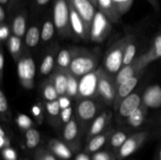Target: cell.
<instances>
[{
  "mask_svg": "<svg viewBox=\"0 0 161 160\" xmlns=\"http://www.w3.org/2000/svg\"><path fill=\"white\" fill-rule=\"evenodd\" d=\"M128 137V134L124 131H116L110 136V146L112 148L114 149L116 153L122 147Z\"/></svg>",
  "mask_w": 161,
  "mask_h": 160,
  "instance_id": "obj_27",
  "label": "cell"
},
{
  "mask_svg": "<svg viewBox=\"0 0 161 160\" xmlns=\"http://www.w3.org/2000/svg\"><path fill=\"white\" fill-rule=\"evenodd\" d=\"M9 106L8 101L3 90H0V113L2 115L6 114L8 112Z\"/></svg>",
  "mask_w": 161,
  "mask_h": 160,
  "instance_id": "obj_41",
  "label": "cell"
},
{
  "mask_svg": "<svg viewBox=\"0 0 161 160\" xmlns=\"http://www.w3.org/2000/svg\"><path fill=\"white\" fill-rule=\"evenodd\" d=\"M112 117V113L109 111H105V112L102 113L99 115L94 121H93L92 124L91 125V128L89 130V133H88L87 139L91 140L94 136H97V135L100 134L102 133L106 125L109 122L110 119Z\"/></svg>",
  "mask_w": 161,
  "mask_h": 160,
  "instance_id": "obj_18",
  "label": "cell"
},
{
  "mask_svg": "<svg viewBox=\"0 0 161 160\" xmlns=\"http://www.w3.org/2000/svg\"><path fill=\"white\" fill-rule=\"evenodd\" d=\"M6 19V10L3 6H0V24L4 23V20Z\"/></svg>",
  "mask_w": 161,
  "mask_h": 160,
  "instance_id": "obj_50",
  "label": "cell"
},
{
  "mask_svg": "<svg viewBox=\"0 0 161 160\" xmlns=\"http://www.w3.org/2000/svg\"><path fill=\"white\" fill-rule=\"evenodd\" d=\"M53 21L61 37H69L72 35L68 0H53Z\"/></svg>",
  "mask_w": 161,
  "mask_h": 160,
  "instance_id": "obj_2",
  "label": "cell"
},
{
  "mask_svg": "<svg viewBox=\"0 0 161 160\" xmlns=\"http://www.w3.org/2000/svg\"><path fill=\"white\" fill-rule=\"evenodd\" d=\"M154 160H161V144L160 147H159L158 150H157Z\"/></svg>",
  "mask_w": 161,
  "mask_h": 160,
  "instance_id": "obj_53",
  "label": "cell"
},
{
  "mask_svg": "<svg viewBox=\"0 0 161 160\" xmlns=\"http://www.w3.org/2000/svg\"><path fill=\"white\" fill-rule=\"evenodd\" d=\"M17 75L24 88L27 89H32L36 75V64L31 56L25 55L19 59L17 63Z\"/></svg>",
  "mask_w": 161,
  "mask_h": 160,
  "instance_id": "obj_4",
  "label": "cell"
},
{
  "mask_svg": "<svg viewBox=\"0 0 161 160\" xmlns=\"http://www.w3.org/2000/svg\"><path fill=\"white\" fill-rule=\"evenodd\" d=\"M78 50L75 49H62L60 50L57 57L58 68L62 70H69L74 56L76 54Z\"/></svg>",
  "mask_w": 161,
  "mask_h": 160,
  "instance_id": "obj_23",
  "label": "cell"
},
{
  "mask_svg": "<svg viewBox=\"0 0 161 160\" xmlns=\"http://www.w3.org/2000/svg\"><path fill=\"white\" fill-rule=\"evenodd\" d=\"M16 123L20 130L27 131L33 125V121L27 115L18 114L16 118Z\"/></svg>",
  "mask_w": 161,
  "mask_h": 160,
  "instance_id": "obj_36",
  "label": "cell"
},
{
  "mask_svg": "<svg viewBox=\"0 0 161 160\" xmlns=\"http://www.w3.org/2000/svg\"><path fill=\"white\" fill-rule=\"evenodd\" d=\"M36 156L40 158L41 160H56L55 157L53 156V154L50 153V152L47 150L40 148L38 149L36 152Z\"/></svg>",
  "mask_w": 161,
  "mask_h": 160,
  "instance_id": "obj_39",
  "label": "cell"
},
{
  "mask_svg": "<svg viewBox=\"0 0 161 160\" xmlns=\"http://www.w3.org/2000/svg\"><path fill=\"white\" fill-rule=\"evenodd\" d=\"M55 56L53 53H50L43 58L40 65V73L43 75H47L51 72L54 65Z\"/></svg>",
  "mask_w": 161,
  "mask_h": 160,
  "instance_id": "obj_34",
  "label": "cell"
},
{
  "mask_svg": "<svg viewBox=\"0 0 161 160\" xmlns=\"http://www.w3.org/2000/svg\"><path fill=\"white\" fill-rule=\"evenodd\" d=\"M142 72H144V71H141L139 67H138L136 58H135V61L131 64H128V65L123 66L120 70L119 71V72L116 74V78H115V83H116V89H117V88L120 85L125 83L126 81L130 79V78L135 76L137 74Z\"/></svg>",
  "mask_w": 161,
  "mask_h": 160,
  "instance_id": "obj_17",
  "label": "cell"
},
{
  "mask_svg": "<svg viewBox=\"0 0 161 160\" xmlns=\"http://www.w3.org/2000/svg\"><path fill=\"white\" fill-rule=\"evenodd\" d=\"M2 155L4 160H17V152L10 147L2 149Z\"/></svg>",
  "mask_w": 161,
  "mask_h": 160,
  "instance_id": "obj_38",
  "label": "cell"
},
{
  "mask_svg": "<svg viewBox=\"0 0 161 160\" xmlns=\"http://www.w3.org/2000/svg\"><path fill=\"white\" fill-rule=\"evenodd\" d=\"M10 147V141L5 133L3 127L0 128V148L4 149L6 147Z\"/></svg>",
  "mask_w": 161,
  "mask_h": 160,
  "instance_id": "obj_40",
  "label": "cell"
},
{
  "mask_svg": "<svg viewBox=\"0 0 161 160\" xmlns=\"http://www.w3.org/2000/svg\"><path fill=\"white\" fill-rule=\"evenodd\" d=\"M97 58L94 54L78 50L74 56L69 71L75 77H83L97 69Z\"/></svg>",
  "mask_w": 161,
  "mask_h": 160,
  "instance_id": "obj_3",
  "label": "cell"
},
{
  "mask_svg": "<svg viewBox=\"0 0 161 160\" xmlns=\"http://www.w3.org/2000/svg\"><path fill=\"white\" fill-rule=\"evenodd\" d=\"M35 160H41V159L39 158H38L37 156H35Z\"/></svg>",
  "mask_w": 161,
  "mask_h": 160,
  "instance_id": "obj_56",
  "label": "cell"
},
{
  "mask_svg": "<svg viewBox=\"0 0 161 160\" xmlns=\"http://www.w3.org/2000/svg\"><path fill=\"white\" fill-rule=\"evenodd\" d=\"M160 57H161V35L155 38L151 48L145 54L136 58V60L140 70L145 71V68L151 62Z\"/></svg>",
  "mask_w": 161,
  "mask_h": 160,
  "instance_id": "obj_11",
  "label": "cell"
},
{
  "mask_svg": "<svg viewBox=\"0 0 161 160\" xmlns=\"http://www.w3.org/2000/svg\"><path fill=\"white\" fill-rule=\"evenodd\" d=\"M4 65H5L4 53H3V48H1V53H0V80H1V83H2V81H3Z\"/></svg>",
  "mask_w": 161,
  "mask_h": 160,
  "instance_id": "obj_47",
  "label": "cell"
},
{
  "mask_svg": "<svg viewBox=\"0 0 161 160\" xmlns=\"http://www.w3.org/2000/svg\"><path fill=\"white\" fill-rule=\"evenodd\" d=\"M111 136V131H108L103 133H100V134L91 138V140H89L87 145L86 146L85 152L88 154L97 152L101 147H103V145L108 140V136Z\"/></svg>",
  "mask_w": 161,
  "mask_h": 160,
  "instance_id": "obj_24",
  "label": "cell"
},
{
  "mask_svg": "<svg viewBox=\"0 0 161 160\" xmlns=\"http://www.w3.org/2000/svg\"><path fill=\"white\" fill-rule=\"evenodd\" d=\"M113 160H114V159H113Z\"/></svg>",
  "mask_w": 161,
  "mask_h": 160,
  "instance_id": "obj_58",
  "label": "cell"
},
{
  "mask_svg": "<svg viewBox=\"0 0 161 160\" xmlns=\"http://www.w3.org/2000/svg\"><path fill=\"white\" fill-rule=\"evenodd\" d=\"M146 1L153 6V8L157 12H159V11H160V4H159L158 0H146Z\"/></svg>",
  "mask_w": 161,
  "mask_h": 160,
  "instance_id": "obj_49",
  "label": "cell"
},
{
  "mask_svg": "<svg viewBox=\"0 0 161 160\" xmlns=\"http://www.w3.org/2000/svg\"><path fill=\"white\" fill-rule=\"evenodd\" d=\"M113 75L108 74L104 67H101L98 82V96L106 104H113L116 93V86Z\"/></svg>",
  "mask_w": 161,
  "mask_h": 160,
  "instance_id": "obj_7",
  "label": "cell"
},
{
  "mask_svg": "<svg viewBox=\"0 0 161 160\" xmlns=\"http://www.w3.org/2000/svg\"><path fill=\"white\" fill-rule=\"evenodd\" d=\"M75 160H90V158L86 154L81 153L77 155Z\"/></svg>",
  "mask_w": 161,
  "mask_h": 160,
  "instance_id": "obj_52",
  "label": "cell"
},
{
  "mask_svg": "<svg viewBox=\"0 0 161 160\" xmlns=\"http://www.w3.org/2000/svg\"><path fill=\"white\" fill-rule=\"evenodd\" d=\"M41 39V32L37 26H31L28 28L25 35V43L28 47H35Z\"/></svg>",
  "mask_w": 161,
  "mask_h": 160,
  "instance_id": "obj_28",
  "label": "cell"
},
{
  "mask_svg": "<svg viewBox=\"0 0 161 160\" xmlns=\"http://www.w3.org/2000/svg\"><path fill=\"white\" fill-rule=\"evenodd\" d=\"M68 70H62L58 68L53 73L51 78V81L55 86L59 96L66 95L68 86Z\"/></svg>",
  "mask_w": 161,
  "mask_h": 160,
  "instance_id": "obj_20",
  "label": "cell"
},
{
  "mask_svg": "<svg viewBox=\"0 0 161 160\" xmlns=\"http://www.w3.org/2000/svg\"><path fill=\"white\" fill-rule=\"evenodd\" d=\"M31 113L41 123L42 121V108L40 104H35L31 108Z\"/></svg>",
  "mask_w": 161,
  "mask_h": 160,
  "instance_id": "obj_45",
  "label": "cell"
},
{
  "mask_svg": "<svg viewBox=\"0 0 161 160\" xmlns=\"http://www.w3.org/2000/svg\"><path fill=\"white\" fill-rule=\"evenodd\" d=\"M112 22L101 11L96 12L90 31V40L101 43L108 36L112 30Z\"/></svg>",
  "mask_w": 161,
  "mask_h": 160,
  "instance_id": "obj_6",
  "label": "cell"
},
{
  "mask_svg": "<svg viewBox=\"0 0 161 160\" xmlns=\"http://www.w3.org/2000/svg\"><path fill=\"white\" fill-rule=\"evenodd\" d=\"M142 104V97L138 93H131L119 105L117 111L120 117L127 119Z\"/></svg>",
  "mask_w": 161,
  "mask_h": 160,
  "instance_id": "obj_16",
  "label": "cell"
},
{
  "mask_svg": "<svg viewBox=\"0 0 161 160\" xmlns=\"http://www.w3.org/2000/svg\"><path fill=\"white\" fill-rule=\"evenodd\" d=\"M9 38V28L6 24L3 23L0 24V39L1 41H5Z\"/></svg>",
  "mask_w": 161,
  "mask_h": 160,
  "instance_id": "obj_44",
  "label": "cell"
},
{
  "mask_svg": "<svg viewBox=\"0 0 161 160\" xmlns=\"http://www.w3.org/2000/svg\"><path fill=\"white\" fill-rule=\"evenodd\" d=\"M46 109L47 112L52 117H58L61 114V108H60L59 102L58 100L53 101H47L46 103Z\"/></svg>",
  "mask_w": 161,
  "mask_h": 160,
  "instance_id": "obj_37",
  "label": "cell"
},
{
  "mask_svg": "<svg viewBox=\"0 0 161 160\" xmlns=\"http://www.w3.org/2000/svg\"><path fill=\"white\" fill-rule=\"evenodd\" d=\"M143 72H140V73L135 75V76H133L132 78H130V79L126 81L125 83H123L122 85H120V86L117 88V89H116V97H115L114 102H113V107H114L115 111H117L118 108H119V105L122 103L123 100H124L126 97H127L129 95H130V94L132 93V92H133V90L135 89V88L136 87L140 78H141L142 75H143Z\"/></svg>",
  "mask_w": 161,
  "mask_h": 160,
  "instance_id": "obj_10",
  "label": "cell"
},
{
  "mask_svg": "<svg viewBox=\"0 0 161 160\" xmlns=\"http://www.w3.org/2000/svg\"><path fill=\"white\" fill-rule=\"evenodd\" d=\"M9 3V0H0V4L2 6H8Z\"/></svg>",
  "mask_w": 161,
  "mask_h": 160,
  "instance_id": "obj_54",
  "label": "cell"
},
{
  "mask_svg": "<svg viewBox=\"0 0 161 160\" xmlns=\"http://www.w3.org/2000/svg\"><path fill=\"white\" fill-rule=\"evenodd\" d=\"M63 137L70 149L73 152L80 147L79 143V127L76 120L72 118L65 125L63 133Z\"/></svg>",
  "mask_w": 161,
  "mask_h": 160,
  "instance_id": "obj_14",
  "label": "cell"
},
{
  "mask_svg": "<svg viewBox=\"0 0 161 160\" xmlns=\"http://www.w3.org/2000/svg\"><path fill=\"white\" fill-rule=\"evenodd\" d=\"M69 2V1H68ZM69 13H70V23L71 28H72V32L78 38L83 39V40L87 41L90 40V34L87 31L85 25L84 21L80 14L77 13L75 8L72 6L71 3H69Z\"/></svg>",
  "mask_w": 161,
  "mask_h": 160,
  "instance_id": "obj_13",
  "label": "cell"
},
{
  "mask_svg": "<svg viewBox=\"0 0 161 160\" xmlns=\"http://www.w3.org/2000/svg\"><path fill=\"white\" fill-rule=\"evenodd\" d=\"M133 35H127L113 44L108 50L104 57V69L114 76L123 67L124 52Z\"/></svg>",
  "mask_w": 161,
  "mask_h": 160,
  "instance_id": "obj_1",
  "label": "cell"
},
{
  "mask_svg": "<svg viewBox=\"0 0 161 160\" xmlns=\"http://www.w3.org/2000/svg\"><path fill=\"white\" fill-rule=\"evenodd\" d=\"M54 23L50 20H47L42 24L41 30V39L43 42L50 41L53 38L54 34Z\"/></svg>",
  "mask_w": 161,
  "mask_h": 160,
  "instance_id": "obj_33",
  "label": "cell"
},
{
  "mask_svg": "<svg viewBox=\"0 0 161 160\" xmlns=\"http://www.w3.org/2000/svg\"><path fill=\"white\" fill-rule=\"evenodd\" d=\"M58 102H59L60 108L61 110L65 109V108L71 107V100L69 99V97H68L67 95L64 96H60L58 99Z\"/></svg>",
  "mask_w": 161,
  "mask_h": 160,
  "instance_id": "obj_46",
  "label": "cell"
},
{
  "mask_svg": "<svg viewBox=\"0 0 161 160\" xmlns=\"http://www.w3.org/2000/svg\"><path fill=\"white\" fill-rule=\"evenodd\" d=\"M97 112V104L91 99H83L77 105V118L83 124L92 120Z\"/></svg>",
  "mask_w": 161,
  "mask_h": 160,
  "instance_id": "obj_12",
  "label": "cell"
},
{
  "mask_svg": "<svg viewBox=\"0 0 161 160\" xmlns=\"http://www.w3.org/2000/svg\"><path fill=\"white\" fill-rule=\"evenodd\" d=\"M118 13L123 17L127 13L133 5L134 0H113Z\"/></svg>",
  "mask_w": 161,
  "mask_h": 160,
  "instance_id": "obj_35",
  "label": "cell"
},
{
  "mask_svg": "<svg viewBox=\"0 0 161 160\" xmlns=\"http://www.w3.org/2000/svg\"><path fill=\"white\" fill-rule=\"evenodd\" d=\"M8 49L10 53L11 56L14 57L15 61L20 58V53H21V39L20 38L16 35H11L8 39L7 42Z\"/></svg>",
  "mask_w": 161,
  "mask_h": 160,
  "instance_id": "obj_26",
  "label": "cell"
},
{
  "mask_svg": "<svg viewBox=\"0 0 161 160\" xmlns=\"http://www.w3.org/2000/svg\"><path fill=\"white\" fill-rule=\"evenodd\" d=\"M27 12L25 9H21L17 12L13 20L12 31L14 35L21 39L26 31Z\"/></svg>",
  "mask_w": 161,
  "mask_h": 160,
  "instance_id": "obj_22",
  "label": "cell"
},
{
  "mask_svg": "<svg viewBox=\"0 0 161 160\" xmlns=\"http://www.w3.org/2000/svg\"><path fill=\"white\" fill-rule=\"evenodd\" d=\"M90 1L94 4V6H95L96 8H97V0H90Z\"/></svg>",
  "mask_w": 161,
  "mask_h": 160,
  "instance_id": "obj_55",
  "label": "cell"
},
{
  "mask_svg": "<svg viewBox=\"0 0 161 160\" xmlns=\"http://www.w3.org/2000/svg\"><path fill=\"white\" fill-rule=\"evenodd\" d=\"M42 96L47 101H53V100H58V97H60L51 80L44 84L42 87Z\"/></svg>",
  "mask_w": 161,
  "mask_h": 160,
  "instance_id": "obj_32",
  "label": "cell"
},
{
  "mask_svg": "<svg viewBox=\"0 0 161 160\" xmlns=\"http://www.w3.org/2000/svg\"><path fill=\"white\" fill-rule=\"evenodd\" d=\"M149 137L146 132H139L129 136L122 147L116 153V158L119 160L124 159L136 152Z\"/></svg>",
  "mask_w": 161,
  "mask_h": 160,
  "instance_id": "obj_8",
  "label": "cell"
},
{
  "mask_svg": "<svg viewBox=\"0 0 161 160\" xmlns=\"http://www.w3.org/2000/svg\"><path fill=\"white\" fill-rule=\"evenodd\" d=\"M137 52V45H136V39L135 37L132 38L131 40L127 45L124 52V61H123V66L128 65L131 64L135 59V55Z\"/></svg>",
  "mask_w": 161,
  "mask_h": 160,
  "instance_id": "obj_29",
  "label": "cell"
},
{
  "mask_svg": "<svg viewBox=\"0 0 161 160\" xmlns=\"http://www.w3.org/2000/svg\"><path fill=\"white\" fill-rule=\"evenodd\" d=\"M147 110L148 108L141 104V106L137 108L127 119L129 125H131L134 128H138V127L141 126L146 118Z\"/></svg>",
  "mask_w": 161,
  "mask_h": 160,
  "instance_id": "obj_25",
  "label": "cell"
},
{
  "mask_svg": "<svg viewBox=\"0 0 161 160\" xmlns=\"http://www.w3.org/2000/svg\"><path fill=\"white\" fill-rule=\"evenodd\" d=\"M113 156L108 152H101L94 154L92 157V160H113Z\"/></svg>",
  "mask_w": 161,
  "mask_h": 160,
  "instance_id": "obj_43",
  "label": "cell"
},
{
  "mask_svg": "<svg viewBox=\"0 0 161 160\" xmlns=\"http://www.w3.org/2000/svg\"><path fill=\"white\" fill-rule=\"evenodd\" d=\"M68 75V86L66 95L69 97H74L78 96L79 92V81L76 77L72 75L69 70L67 72Z\"/></svg>",
  "mask_w": 161,
  "mask_h": 160,
  "instance_id": "obj_31",
  "label": "cell"
},
{
  "mask_svg": "<svg viewBox=\"0 0 161 160\" xmlns=\"http://www.w3.org/2000/svg\"><path fill=\"white\" fill-rule=\"evenodd\" d=\"M72 107H69V108H65V109L61 110V114H60V117H61V121L65 124H67L68 122L72 119Z\"/></svg>",
  "mask_w": 161,
  "mask_h": 160,
  "instance_id": "obj_42",
  "label": "cell"
},
{
  "mask_svg": "<svg viewBox=\"0 0 161 160\" xmlns=\"http://www.w3.org/2000/svg\"><path fill=\"white\" fill-rule=\"evenodd\" d=\"M101 67L81 77L79 81L78 97L82 99H92L98 96V82Z\"/></svg>",
  "mask_w": 161,
  "mask_h": 160,
  "instance_id": "obj_5",
  "label": "cell"
},
{
  "mask_svg": "<svg viewBox=\"0 0 161 160\" xmlns=\"http://www.w3.org/2000/svg\"><path fill=\"white\" fill-rule=\"evenodd\" d=\"M160 122H161V116H160Z\"/></svg>",
  "mask_w": 161,
  "mask_h": 160,
  "instance_id": "obj_57",
  "label": "cell"
},
{
  "mask_svg": "<svg viewBox=\"0 0 161 160\" xmlns=\"http://www.w3.org/2000/svg\"><path fill=\"white\" fill-rule=\"evenodd\" d=\"M20 1L21 0H9V3L8 5L9 8V9H14V8H15L20 3Z\"/></svg>",
  "mask_w": 161,
  "mask_h": 160,
  "instance_id": "obj_51",
  "label": "cell"
},
{
  "mask_svg": "<svg viewBox=\"0 0 161 160\" xmlns=\"http://www.w3.org/2000/svg\"><path fill=\"white\" fill-rule=\"evenodd\" d=\"M84 21L87 31H91L93 20L96 14V7L90 0H68Z\"/></svg>",
  "mask_w": 161,
  "mask_h": 160,
  "instance_id": "obj_9",
  "label": "cell"
},
{
  "mask_svg": "<svg viewBox=\"0 0 161 160\" xmlns=\"http://www.w3.org/2000/svg\"><path fill=\"white\" fill-rule=\"evenodd\" d=\"M25 137H26V146L29 149L36 148L40 142V133L36 129L31 128L27 130Z\"/></svg>",
  "mask_w": 161,
  "mask_h": 160,
  "instance_id": "obj_30",
  "label": "cell"
},
{
  "mask_svg": "<svg viewBox=\"0 0 161 160\" xmlns=\"http://www.w3.org/2000/svg\"><path fill=\"white\" fill-rule=\"evenodd\" d=\"M97 8L113 24L121 21L122 17L118 13L113 0H97Z\"/></svg>",
  "mask_w": 161,
  "mask_h": 160,
  "instance_id": "obj_19",
  "label": "cell"
},
{
  "mask_svg": "<svg viewBox=\"0 0 161 160\" xmlns=\"http://www.w3.org/2000/svg\"><path fill=\"white\" fill-rule=\"evenodd\" d=\"M49 150L54 155L64 159H69L72 157V151L67 144L57 139H52L48 143Z\"/></svg>",
  "mask_w": 161,
  "mask_h": 160,
  "instance_id": "obj_21",
  "label": "cell"
},
{
  "mask_svg": "<svg viewBox=\"0 0 161 160\" xmlns=\"http://www.w3.org/2000/svg\"><path fill=\"white\" fill-rule=\"evenodd\" d=\"M142 104L146 108H157L161 106V87L159 85L150 86L145 90Z\"/></svg>",
  "mask_w": 161,
  "mask_h": 160,
  "instance_id": "obj_15",
  "label": "cell"
},
{
  "mask_svg": "<svg viewBox=\"0 0 161 160\" xmlns=\"http://www.w3.org/2000/svg\"><path fill=\"white\" fill-rule=\"evenodd\" d=\"M50 0H34L35 6L39 8L44 7L50 3Z\"/></svg>",
  "mask_w": 161,
  "mask_h": 160,
  "instance_id": "obj_48",
  "label": "cell"
}]
</instances>
